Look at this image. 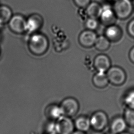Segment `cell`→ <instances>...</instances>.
Instances as JSON below:
<instances>
[{
  "label": "cell",
  "instance_id": "1",
  "mask_svg": "<svg viewBox=\"0 0 134 134\" xmlns=\"http://www.w3.org/2000/svg\"><path fill=\"white\" fill-rule=\"evenodd\" d=\"M49 40L47 37L41 33H34L29 38L28 47L29 51L36 56H41L49 48Z\"/></svg>",
  "mask_w": 134,
  "mask_h": 134
},
{
  "label": "cell",
  "instance_id": "2",
  "mask_svg": "<svg viewBox=\"0 0 134 134\" xmlns=\"http://www.w3.org/2000/svg\"><path fill=\"white\" fill-rule=\"evenodd\" d=\"M113 8L117 18L125 19L130 16L133 7L131 0H117Z\"/></svg>",
  "mask_w": 134,
  "mask_h": 134
},
{
  "label": "cell",
  "instance_id": "3",
  "mask_svg": "<svg viewBox=\"0 0 134 134\" xmlns=\"http://www.w3.org/2000/svg\"><path fill=\"white\" fill-rule=\"evenodd\" d=\"M63 116L71 118L78 113L79 104L75 98L68 97L62 101L60 105Z\"/></svg>",
  "mask_w": 134,
  "mask_h": 134
},
{
  "label": "cell",
  "instance_id": "4",
  "mask_svg": "<svg viewBox=\"0 0 134 134\" xmlns=\"http://www.w3.org/2000/svg\"><path fill=\"white\" fill-rule=\"evenodd\" d=\"M106 74L109 82L114 85L123 84L126 78L125 72L121 68L117 66L110 67L107 71Z\"/></svg>",
  "mask_w": 134,
  "mask_h": 134
},
{
  "label": "cell",
  "instance_id": "5",
  "mask_svg": "<svg viewBox=\"0 0 134 134\" xmlns=\"http://www.w3.org/2000/svg\"><path fill=\"white\" fill-rule=\"evenodd\" d=\"M90 121L91 126L97 131H101L104 130L109 122L107 114L102 111L94 112L90 118Z\"/></svg>",
  "mask_w": 134,
  "mask_h": 134
},
{
  "label": "cell",
  "instance_id": "6",
  "mask_svg": "<svg viewBox=\"0 0 134 134\" xmlns=\"http://www.w3.org/2000/svg\"><path fill=\"white\" fill-rule=\"evenodd\" d=\"M74 123L71 118L62 116L55 122V132L57 134H72L74 130Z\"/></svg>",
  "mask_w": 134,
  "mask_h": 134
},
{
  "label": "cell",
  "instance_id": "7",
  "mask_svg": "<svg viewBox=\"0 0 134 134\" xmlns=\"http://www.w3.org/2000/svg\"><path fill=\"white\" fill-rule=\"evenodd\" d=\"M26 20L21 15H15L12 16L8 22L9 28L13 32L16 34H23L27 31Z\"/></svg>",
  "mask_w": 134,
  "mask_h": 134
},
{
  "label": "cell",
  "instance_id": "8",
  "mask_svg": "<svg viewBox=\"0 0 134 134\" xmlns=\"http://www.w3.org/2000/svg\"><path fill=\"white\" fill-rule=\"evenodd\" d=\"M99 18L102 24L104 25L109 26L114 24L117 17L113 7L109 5H104L102 6Z\"/></svg>",
  "mask_w": 134,
  "mask_h": 134
},
{
  "label": "cell",
  "instance_id": "9",
  "mask_svg": "<svg viewBox=\"0 0 134 134\" xmlns=\"http://www.w3.org/2000/svg\"><path fill=\"white\" fill-rule=\"evenodd\" d=\"M43 24V19L40 15L35 13L26 20V30L29 33L37 32Z\"/></svg>",
  "mask_w": 134,
  "mask_h": 134
},
{
  "label": "cell",
  "instance_id": "10",
  "mask_svg": "<svg viewBox=\"0 0 134 134\" xmlns=\"http://www.w3.org/2000/svg\"><path fill=\"white\" fill-rule=\"evenodd\" d=\"M97 37L94 31L87 29L80 34L79 36V42L82 47L90 48L95 45Z\"/></svg>",
  "mask_w": 134,
  "mask_h": 134
},
{
  "label": "cell",
  "instance_id": "11",
  "mask_svg": "<svg viewBox=\"0 0 134 134\" xmlns=\"http://www.w3.org/2000/svg\"><path fill=\"white\" fill-rule=\"evenodd\" d=\"M94 66L98 72H107L111 67L110 60L106 55H98L94 59Z\"/></svg>",
  "mask_w": 134,
  "mask_h": 134
},
{
  "label": "cell",
  "instance_id": "12",
  "mask_svg": "<svg viewBox=\"0 0 134 134\" xmlns=\"http://www.w3.org/2000/svg\"><path fill=\"white\" fill-rule=\"evenodd\" d=\"M105 35L110 42H117L121 38L122 31L119 26L114 24L107 26L105 30Z\"/></svg>",
  "mask_w": 134,
  "mask_h": 134
},
{
  "label": "cell",
  "instance_id": "13",
  "mask_svg": "<svg viewBox=\"0 0 134 134\" xmlns=\"http://www.w3.org/2000/svg\"><path fill=\"white\" fill-rule=\"evenodd\" d=\"M127 125L124 118L121 117L115 118L111 123V132L114 134H120L124 132L126 128Z\"/></svg>",
  "mask_w": 134,
  "mask_h": 134
},
{
  "label": "cell",
  "instance_id": "14",
  "mask_svg": "<svg viewBox=\"0 0 134 134\" xmlns=\"http://www.w3.org/2000/svg\"><path fill=\"white\" fill-rule=\"evenodd\" d=\"M92 81L93 85L99 89H103L106 87L109 83L106 73L100 72H98L94 75Z\"/></svg>",
  "mask_w": 134,
  "mask_h": 134
},
{
  "label": "cell",
  "instance_id": "15",
  "mask_svg": "<svg viewBox=\"0 0 134 134\" xmlns=\"http://www.w3.org/2000/svg\"><path fill=\"white\" fill-rule=\"evenodd\" d=\"M75 127L79 131L86 132L90 129V118L86 117H79L76 118L74 122Z\"/></svg>",
  "mask_w": 134,
  "mask_h": 134
},
{
  "label": "cell",
  "instance_id": "16",
  "mask_svg": "<svg viewBox=\"0 0 134 134\" xmlns=\"http://www.w3.org/2000/svg\"><path fill=\"white\" fill-rule=\"evenodd\" d=\"M46 114L48 118L53 120H57L63 116L62 109L60 106L53 105L47 107Z\"/></svg>",
  "mask_w": 134,
  "mask_h": 134
},
{
  "label": "cell",
  "instance_id": "17",
  "mask_svg": "<svg viewBox=\"0 0 134 134\" xmlns=\"http://www.w3.org/2000/svg\"><path fill=\"white\" fill-rule=\"evenodd\" d=\"M102 6L96 2H92L86 7V13L89 18H97L99 17Z\"/></svg>",
  "mask_w": 134,
  "mask_h": 134
},
{
  "label": "cell",
  "instance_id": "18",
  "mask_svg": "<svg viewBox=\"0 0 134 134\" xmlns=\"http://www.w3.org/2000/svg\"><path fill=\"white\" fill-rule=\"evenodd\" d=\"M94 45L98 51H106L110 47V41L106 36L100 35L97 37Z\"/></svg>",
  "mask_w": 134,
  "mask_h": 134
},
{
  "label": "cell",
  "instance_id": "19",
  "mask_svg": "<svg viewBox=\"0 0 134 134\" xmlns=\"http://www.w3.org/2000/svg\"><path fill=\"white\" fill-rule=\"evenodd\" d=\"M12 16V12L8 7L6 6H0V24L8 23Z\"/></svg>",
  "mask_w": 134,
  "mask_h": 134
},
{
  "label": "cell",
  "instance_id": "20",
  "mask_svg": "<svg viewBox=\"0 0 134 134\" xmlns=\"http://www.w3.org/2000/svg\"><path fill=\"white\" fill-rule=\"evenodd\" d=\"M124 119L127 125L134 128V108H129L125 110Z\"/></svg>",
  "mask_w": 134,
  "mask_h": 134
},
{
  "label": "cell",
  "instance_id": "21",
  "mask_svg": "<svg viewBox=\"0 0 134 134\" xmlns=\"http://www.w3.org/2000/svg\"><path fill=\"white\" fill-rule=\"evenodd\" d=\"M85 26L87 29L93 31L98 28V23L96 18H89L86 21Z\"/></svg>",
  "mask_w": 134,
  "mask_h": 134
},
{
  "label": "cell",
  "instance_id": "22",
  "mask_svg": "<svg viewBox=\"0 0 134 134\" xmlns=\"http://www.w3.org/2000/svg\"><path fill=\"white\" fill-rule=\"evenodd\" d=\"M125 102L129 108H134V90L128 93L125 97Z\"/></svg>",
  "mask_w": 134,
  "mask_h": 134
},
{
  "label": "cell",
  "instance_id": "23",
  "mask_svg": "<svg viewBox=\"0 0 134 134\" xmlns=\"http://www.w3.org/2000/svg\"><path fill=\"white\" fill-rule=\"evenodd\" d=\"M91 0H74L75 3L81 8L87 7L90 3Z\"/></svg>",
  "mask_w": 134,
  "mask_h": 134
},
{
  "label": "cell",
  "instance_id": "24",
  "mask_svg": "<svg viewBox=\"0 0 134 134\" xmlns=\"http://www.w3.org/2000/svg\"><path fill=\"white\" fill-rule=\"evenodd\" d=\"M127 30L129 34L133 37H134V18L129 23Z\"/></svg>",
  "mask_w": 134,
  "mask_h": 134
},
{
  "label": "cell",
  "instance_id": "25",
  "mask_svg": "<svg viewBox=\"0 0 134 134\" xmlns=\"http://www.w3.org/2000/svg\"><path fill=\"white\" fill-rule=\"evenodd\" d=\"M129 58L131 61L134 64V47L131 48L130 51Z\"/></svg>",
  "mask_w": 134,
  "mask_h": 134
},
{
  "label": "cell",
  "instance_id": "26",
  "mask_svg": "<svg viewBox=\"0 0 134 134\" xmlns=\"http://www.w3.org/2000/svg\"><path fill=\"white\" fill-rule=\"evenodd\" d=\"M72 134H85V133L79 131H76V132H74Z\"/></svg>",
  "mask_w": 134,
  "mask_h": 134
},
{
  "label": "cell",
  "instance_id": "27",
  "mask_svg": "<svg viewBox=\"0 0 134 134\" xmlns=\"http://www.w3.org/2000/svg\"><path fill=\"white\" fill-rule=\"evenodd\" d=\"M92 134H103L101 132V131H96V132L95 133H93Z\"/></svg>",
  "mask_w": 134,
  "mask_h": 134
},
{
  "label": "cell",
  "instance_id": "28",
  "mask_svg": "<svg viewBox=\"0 0 134 134\" xmlns=\"http://www.w3.org/2000/svg\"><path fill=\"white\" fill-rule=\"evenodd\" d=\"M120 134H130V133H128L124 132L122 133H120Z\"/></svg>",
  "mask_w": 134,
  "mask_h": 134
},
{
  "label": "cell",
  "instance_id": "29",
  "mask_svg": "<svg viewBox=\"0 0 134 134\" xmlns=\"http://www.w3.org/2000/svg\"><path fill=\"white\" fill-rule=\"evenodd\" d=\"M108 1H111V2H115L117 0H108Z\"/></svg>",
  "mask_w": 134,
  "mask_h": 134
},
{
  "label": "cell",
  "instance_id": "30",
  "mask_svg": "<svg viewBox=\"0 0 134 134\" xmlns=\"http://www.w3.org/2000/svg\"><path fill=\"white\" fill-rule=\"evenodd\" d=\"M48 134H57L55 133H48Z\"/></svg>",
  "mask_w": 134,
  "mask_h": 134
},
{
  "label": "cell",
  "instance_id": "31",
  "mask_svg": "<svg viewBox=\"0 0 134 134\" xmlns=\"http://www.w3.org/2000/svg\"><path fill=\"white\" fill-rule=\"evenodd\" d=\"M109 134H114V133H113L111 132L110 133H109Z\"/></svg>",
  "mask_w": 134,
  "mask_h": 134
},
{
  "label": "cell",
  "instance_id": "32",
  "mask_svg": "<svg viewBox=\"0 0 134 134\" xmlns=\"http://www.w3.org/2000/svg\"><path fill=\"white\" fill-rule=\"evenodd\" d=\"M0 54H1V48H0Z\"/></svg>",
  "mask_w": 134,
  "mask_h": 134
}]
</instances>
